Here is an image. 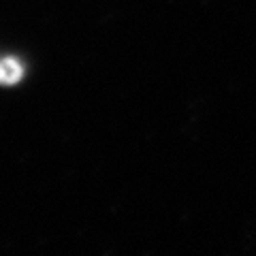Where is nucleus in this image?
<instances>
[{"label":"nucleus","instance_id":"f257e3e1","mask_svg":"<svg viewBox=\"0 0 256 256\" xmlns=\"http://www.w3.org/2000/svg\"><path fill=\"white\" fill-rule=\"evenodd\" d=\"M20 77H22V66L18 60H13V58L0 60V82L15 84V82H20Z\"/></svg>","mask_w":256,"mask_h":256}]
</instances>
